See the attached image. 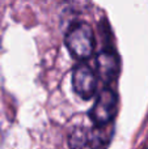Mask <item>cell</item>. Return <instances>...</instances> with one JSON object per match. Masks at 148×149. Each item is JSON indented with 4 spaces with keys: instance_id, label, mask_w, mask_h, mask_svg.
Wrapping results in <instances>:
<instances>
[{
    "instance_id": "3",
    "label": "cell",
    "mask_w": 148,
    "mask_h": 149,
    "mask_svg": "<svg viewBox=\"0 0 148 149\" xmlns=\"http://www.w3.org/2000/svg\"><path fill=\"white\" fill-rule=\"evenodd\" d=\"M117 114V95L112 89H104L98 94L91 110V119L96 126L112 123Z\"/></svg>"
},
{
    "instance_id": "4",
    "label": "cell",
    "mask_w": 148,
    "mask_h": 149,
    "mask_svg": "<svg viewBox=\"0 0 148 149\" xmlns=\"http://www.w3.org/2000/svg\"><path fill=\"white\" fill-rule=\"evenodd\" d=\"M73 90L83 100H91L96 93L97 73L87 64H79L72 73Z\"/></svg>"
},
{
    "instance_id": "1",
    "label": "cell",
    "mask_w": 148,
    "mask_h": 149,
    "mask_svg": "<svg viewBox=\"0 0 148 149\" xmlns=\"http://www.w3.org/2000/svg\"><path fill=\"white\" fill-rule=\"evenodd\" d=\"M114 126L112 123L96 126L93 128H77L70 135L71 149H106L113 137Z\"/></svg>"
},
{
    "instance_id": "5",
    "label": "cell",
    "mask_w": 148,
    "mask_h": 149,
    "mask_svg": "<svg viewBox=\"0 0 148 149\" xmlns=\"http://www.w3.org/2000/svg\"><path fill=\"white\" fill-rule=\"evenodd\" d=\"M96 72L106 84L117 79L119 73V59L112 50H104L96 58Z\"/></svg>"
},
{
    "instance_id": "2",
    "label": "cell",
    "mask_w": 148,
    "mask_h": 149,
    "mask_svg": "<svg viewBox=\"0 0 148 149\" xmlns=\"http://www.w3.org/2000/svg\"><path fill=\"white\" fill-rule=\"evenodd\" d=\"M66 46L76 59L85 60L91 58L96 47L94 33L91 25L87 22H77L71 26L66 34Z\"/></svg>"
}]
</instances>
